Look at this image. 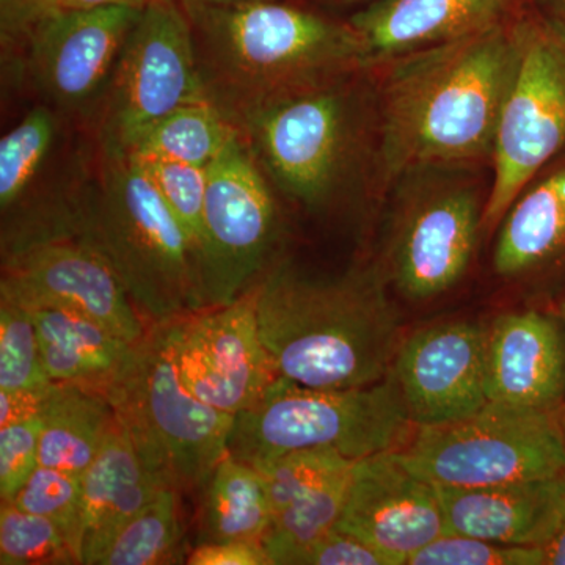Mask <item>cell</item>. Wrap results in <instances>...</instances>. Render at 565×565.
Instances as JSON below:
<instances>
[{"label":"cell","instance_id":"obj_6","mask_svg":"<svg viewBox=\"0 0 565 565\" xmlns=\"http://www.w3.org/2000/svg\"><path fill=\"white\" fill-rule=\"evenodd\" d=\"M356 77L270 104L237 126L269 181L307 210L348 188L375 136L374 98L367 103Z\"/></svg>","mask_w":565,"mask_h":565},{"label":"cell","instance_id":"obj_45","mask_svg":"<svg viewBox=\"0 0 565 565\" xmlns=\"http://www.w3.org/2000/svg\"><path fill=\"white\" fill-rule=\"evenodd\" d=\"M341 2H356V0H341Z\"/></svg>","mask_w":565,"mask_h":565},{"label":"cell","instance_id":"obj_7","mask_svg":"<svg viewBox=\"0 0 565 565\" xmlns=\"http://www.w3.org/2000/svg\"><path fill=\"white\" fill-rule=\"evenodd\" d=\"M104 394L147 467L180 492L202 490L228 455L234 415L185 388L170 322L148 327Z\"/></svg>","mask_w":565,"mask_h":565},{"label":"cell","instance_id":"obj_20","mask_svg":"<svg viewBox=\"0 0 565 565\" xmlns=\"http://www.w3.org/2000/svg\"><path fill=\"white\" fill-rule=\"evenodd\" d=\"M434 487L448 533L544 546L565 520V471L512 484Z\"/></svg>","mask_w":565,"mask_h":565},{"label":"cell","instance_id":"obj_24","mask_svg":"<svg viewBox=\"0 0 565 565\" xmlns=\"http://www.w3.org/2000/svg\"><path fill=\"white\" fill-rule=\"evenodd\" d=\"M493 269L519 277L535 269L565 245V166L531 181L500 223Z\"/></svg>","mask_w":565,"mask_h":565},{"label":"cell","instance_id":"obj_30","mask_svg":"<svg viewBox=\"0 0 565 565\" xmlns=\"http://www.w3.org/2000/svg\"><path fill=\"white\" fill-rule=\"evenodd\" d=\"M0 564H82L68 534L47 516L0 501Z\"/></svg>","mask_w":565,"mask_h":565},{"label":"cell","instance_id":"obj_43","mask_svg":"<svg viewBox=\"0 0 565 565\" xmlns=\"http://www.w3.org/2000/svg\"><path fill=\"white\" fill-rule=\"evenodd\" d=\"M561 423H563V429L565 434V404L563 405V408H561Z\"/></svg>","mask_w":565,"mask_h":565},{"label":"cell","instance_id":"obj_29","mask_svg":"<svg viewBox=\"0 0 565 565\" xmlns=\"http://www.w3.org/2000/svg\"><path fill=\"white\" fill-rule=\"evenodd\" d=\"M57 115L51 107H35L0 140V212L11 217L50 161L57 139Z\"/></svg>","mask_w":565,"mask_h":565},{"label":"cell","instance_id":"obj_18","mask_svg":"<svg viewBox=\"0 0 565 565\" xmlns=\"http://www.w3.org/2000/svg\"><path fill=\"white\" fill-rule=\"evenodd\" d=\"M355 460L337 449L289 452L255 467L269 498V531L263 545L273 565H292L294 557L330 533L340 519Z\"/></svg>","mask_w":565,"mask_h":565},{"label":"cell","instance_id":"obj_26","mask_svg":"<svg viewBox=\"0 0 565 565\" xmlns=\"http://www.w3.org/2000/svg\"><path fill=\"white\" fill-rule=\"evenodd\" d=\"M199 544L263 542L273 520L263 475L250 463L223 457L203 487Z\"/></svg>","mask_w":565,"mask_h":565},{"label":"cell","instance_id":"obj_15","mask_svg":"<svg viewBox=\"0 0 565 565\" xmlns=\"http://www.w3.org/2000/svg\"><path fill=\"white\" fill-rule=\"evenodd\" d=\"M170 340L185 388L226 414L250 407L278 377L259 334L255 288L233 303L174 319Z\"/></svg>","mask_w":565,"mask_h":565},{"label":"cell","instance_id":"obj_37","mask_svg":"<svg viewBox=\"0 0 565 565\" xmlns=\"http://www.w3.org/2000/svg\"><path fill=\"white\" fill-rule=\"evenodd\" d=\"M191 565H273L263 542L222 541L196 544L185 559Z\"/></svg>","mask_w":565,"mask_h":565},{"label":"cell","instance_id":"obj_1","mask_svg":"<svg viewBox=\"0 0 565 565\" xmlns=\"http://www.w3.org/2000/svg\"><path fill=\"white\" fill-rule=\"evenodd\" d=\"M516 58L512 18L379 65L386 66L374 95L379 184L414 170L492 161Z\"/></svg>","mask_w":565,"mask_h":565},{"label":"cell","instance_id":"obj_27","mask_svg":"<svg viewBox=\"0 0 565 565\" xmlns=\"http://www.w3.org/2000/svg\"><path fill=\"white\" fill-rule=\"evenodd\" d=\"M241 132L214 104H188L152 125L128 154L207 167Z\"/></svg>","mask_w":565,"mask_h":565},{"label":"cell","instance_id":"obj_3","mask_svg":"<svg viewBox=\"0 0 565 565\" xmlns=\"http://www.w3.org/2000/svg\"><path fill=\"white\" fill-rule=\"evenodd\" d=\"M184 11L207 102L236 126L270 104L371 68L351 22L285 0Z\"/></svg>","mask_w":565,"mask_h":565},{"label":"cell","instance_id":"obj_42","mask_svg":"<svg viewBox=\"0 0 565 565\" xmlns=\"http://www.w3.org/2000/svg\"><path fill=\"white\" fill-rule=\"evenodd\" d=\"M550 11V17L565 25V0H542Z\"/></svg>","mask_w":565,"mask_h":565},{"label":"cell","instance_id":"obj_28","mask_svg":"<svg viewBox=\"0 0 565 565\" xmlns=\"http://www.w3.org/2000/svg\"><path fill=\"white\" fill-rule=\"evenodd\" d=\"M180 490H159L111 539L95 565H166L185 563Z\"/></svg>","mask_w":565,"mask_h":565},{"label":"cell","instance_id":"obj_23","mask_svg":"<svg viewBox=\"0 0 565 565\" xmlns=\"http://www.w3.org/2000/svg\"><path fill=\"white\" fill-rule=\"evenodd\" d=\"M25 308L35 322L41 362L52 384L106 392L134 344L76 311L61 307Z\"/></svg>","mask_w":565,"mask_h":565},{"label":"cell","instance_id":"obj_40","mask_svg":"<svg viewBox=\"0 0 565 565\" xmlns=\"http://www.w3.org/2000/svg\"><path fill=\"white\" fill-rule=\"evenodd\" d=\"M541 548L544 565H565V520L557 533Z\"/></svg>","mask_w":565,"mask_h":565},{"label":"cell","instance_id":"obj_36","mask_svg":"<svg viewBox=\"0 0 565 565\" xmlns=\"http://www.w3.org/2000/svg\"><path fill=\"white\" fill-rule=\"evenodd\" d=\"M292 565H392L388 557L351 534L333 527L296 557Z\"/></svg>","mask_w":565,"mask_h":565},{"label":"cell","instance_id":"obj_25","mask_svg":"<svg viewBox=\"0 0 565 565\" xmlns=\"http://www.w3.org/2000/svg\"><path fill=\"white\" fill-rule=\"evenodd\" d=\"M41 418L40 465L77 476L90 467L117 423L106 394L63 384L51 386Z\"/></svg>","mask_w":565,"mask_h":565},{"label":"cell","instance_id":"obj_19","mask_svg":"<svg viewBox=\"0 0 565 565\" xmlns=\"http://www.w3.org/2000/svg\"><path fill=\"white\" fill-rule=\"evenodd\" d=\"M487 401L530 412L565 404V330L541 311L498 316L489 326Z\"/></svg>","mask_w":565,"mask_h":565},{"label":"cell","instance_id":"obj_34","mask_svg":"<svg viewBox=\"0 0 565 565\" xmlns=\"http://www.w3.org/2000/svg\"><path fill=\"white\" fill-rule=\"evenodd\" d=\"M405 565H544L541 546L498 544L446 533L408 557Z\"/></svg>","mask_w":565,"mask_h":565},{"label":"cell","instance_id":"obj_44","mask_svg":"<svg viewBox=\"0 0 565 565\" xmlns=\"http://www.w3.org/2000/svg\"><path fill=\"white\" fill-rule=\"evenodd\" d=\"M563 318H564V326H565V302L563 305Z\"/></svg>","mask_w":565,"mask_h":565},{"label":"cell","instance_id":"obj_41","mask_svg":"<svg viewBox=\"0 0 565 565\" xmlns=\"http://www.w3.org/2000/svg\"><path fill=\"white\" fill-rule=\"evenodd\" d=\"M182 9H228V7L252 6L273 0H180Z\"/></svg>","mask_w":565,"mask_h":565},{"label":"cell","instance_id":"obj_11","mask_svg":"<svg viewBox=\"0 0 565 565\" xmlns=\"http://www.w3.org/2000/svg\"><path fill=\"white\" fill-rule=\"evenodd\" d=\"M456 167L405 173L396 185L388 277L412 302L455 288L473 258L486 202Z\"/></svg>","mask_w":565,"mask_h":565},{"label":"cell","instance_id":"obj_14","mask_svg":"<svg viewBox=\"0 0 565 565\" xmlns=\"http://www.w3.org/2000/svg\"><path fill=\"white\" fill-rule=\"evenodd\" d=\"M0 296L24 307L76 311L129 344L148 332L109 264L77 234L3 253Z\"/></svg>","mask_w":565,"mask_h":565},{"label":"cell","instance_id":"obj_33","mask_svg":"<svg viewBox=\"0 0 565 565\" xmlns=\"http://www.w3.org/2000/svg\"><path fill=\"white\" fill-rule=\"evenodd\" d=\"M137 161L150 174L163 202L169 204L195 248H199L200 236H202L204 199H206V167L161 161V159H137Z\"/></svg>","mask_w":565,"mask_h":565},{"label":"cell","instance_id":"obj_4","mask_svg":"<svg viewBox=\"0 0 565 565\" xmlns=\"http://www.w3.org/2000/svg\"><path fill=\"white\" fill-rule=\"evenodd\" d=\"M95 182L74 196L76 234L111 267L148 327L206 310L196 248L150 174L103 151Z\"/></svg>","mask_w":565,"mask_h":565},{"label":"cell","instance_id":"obj_10","mask_svg":"<svg viewBox=\"0 0 565 565\" xmlns=\"http://www.w3.org/2000/svg\"><path fill=\"white\" fill-rule=\"evenodd\" d=\"M3 50L22 51L24 68L63 111L102 104L141 10L111 6L68 10L46 0H0Z\"/></svg>","mask_w":565,"mask_h":565},{"label":"cell","instance_id":"obj_12","mask_svg":"<svg viewBox=\"0 0 565 565\" xmlns=\"http://www.w3.org/2000/svg\"><path fill=\"white\" fill-rule=\"evenodd\" d=\"M207 102L191 20L180 0H152L122 46L103 98V151L128 152L152 125Z\"/></svg>","mask_w":565,"mask_h":565},{"label":"cell","instance_id":"obj_32","mask_svg":"<svg viewBox=\"0 0 565 565\" xmlns=\"http://www.w3.org/2000/svg\"><path fill=\"white\" fill-rule=\"evenodd\" d=\"M10 503L57 522L68 534L82 563V476L39 465Z\"/></svg>","mask_w":565,"mask_h":565},{"label":"cell","instance_id":"obj_39","mask_svg":"<svg viewBox=\"0 0 565 565\" xmlns=\"http://www.w3.org/2000/svg\"><path fill=\"white\" fill-rule=\"evenodd\" d=\"M151 2L152 0H46L47 6L68 10L98 9V7L111 6L134 7V9L143 10Z\"/></svg>","mask_w":565,"mask_h":565},{"label":"cell","instance_id":"obj_31","mask_svg":"<svg viewBox=\"0 0 565 565\" xmlns=\"http://www.w3.org/2000/svg\"><path fill=\"white\" fill-rule=\"evenodd\" d=\"M51 385L31 311L0 296V390L40 392Z\"/></svg>","mask_w":565,"mask_h":565},{"label":"cell","instance_id":"obj_35","mask_svg":"<svg viewBox=\"0 0 565 565\" xmlns=\"http://www.w3.org/2000/svg\"><path fill=\"white\" fill-rule=\"evenodd\" d=\"M41 414L0 427V501H11L40 462Z\"/></svg>","mask_w":565,"mask_h":565},{"label":"cell","instance_id":"obj_21","mask_svg":"<svg viewBox=\"0 0 565 565\" xmlns=\"http://www.w3.org/2000/svg\"><path fill=\"white\" fill-rule=\"evenodd\" d=\"M512 0H374L353 14L371 66L482 31L504 20Z\"/></svg>","mask_w":565,"mask_h":565},{"label":"cell","instance_id":"obj_17","mask_svg":"<svg viewBox=\"0 0 565 565\" xmlns=\"http://www.w3.org/2000/svg\"><path fill=\"white\" fill-rule=\"evenodd\" d=\"M337 530L405 565L408 557L448 533L437 490L393 452L355 460Z\"/></svg>","mask_w":565,"mask_h":565},{"label":"cell","instance_id":"obj_16","mask_svg":"<svg viewBox=\"0 0 565 565\" xmlns=\"http://www.w3.org/2000/svg\"><path fill=\"white\" fill-rule=\"evenodd\" d=\"M489 326L435 323L401 341L392 373L415 426L456 422L481 411Z\"/></svg>","mask_w":565,"mask_h":565},{"label":"cell","instance_id":"obj_8","mask_svg":"<svg viewBox=\"0 0 565 565\" xmlns=\"http://www.w3.org/2000/svg\"><path fill=\"white\" fill-rule=\"evenodd\" d=\"M394 455L433 486L512 484L563 473L565 434L561 412L487 403L456 422L416 426Z\"/></svg>","mask_w":565,"mask_h":565},{"label":"cell","instance_id":"obj_2","mask_svg":"<svg viewBox=\"0 0 565 565\" xmlns=\"http://www.w3.org/2000/svg\"><path fill=\"white\" fill-rule=\"evenodd\" d=\"M255 307L280 377L311 388H355L392 371L399 316L379 267L315 277L281 264L255 286Z\"/></svg>","mask_w":565,"mask_h":565},{"label":"cell","instance_id":"obj_9","mask_svg":"<svg viewBox=\"0 0 565 565\" xmlns=\"http://www.w3.org/2000/svg\"><path fill=\"white\" fill-rule=\"evenodd\" d=\"M514 25L519 58L498 122L482 232L503 222L516 196L565 148V25L537 13L520 14Z\"/></svg>","mask_w":565,"mask_h":565},{"label":"cell","instance_id":"obj_38","mask_svg":"<svg viewBox=\"0 0 565 565\" xmlns=\"http://www.w3.org/2000/svg\"><path fill=\"white\" fill-rule=\"evenodd\" d=\"M51 386L40 392H2L0 390V427L40 415Z\"/></svg>","mask_w":565,"mask_h":565},{"label":"cell","instance_id":"obj_5","mask_svg":"<svg viewBox=\"0 0 565 565\" xmlns=\"http://www.w3.org/2000/svg\"><path fill=\"white\" fill-rule=\"evenodd\" d=\"M392 371L355 388H311L277 379L234 415L228 455L253 467L303 449H337L352 460L399 451L415 430Z\"/></svg>","mask_w":565,"mask_h":565},{"label":"cell","instance_id":"obj_13","mask_svg":"<svg viewBox=\"0 0 565 565\" xmlns=\"http://www.w3.org/2000/svg\"><path fill=\"white\" fill-rule=\"evenodd\" d=\"M199 259L204 308L233 303L258 285L277 243L278 211L269 178L243 132L206 167Z\"/></svg>","mask_w":565,"mask_h":565},{"label":"cell","instance_id":"obj_22","mask_svg":"<svg viewBox=\"0 0 565 565\" xmlns=\"http://www.w3.org/2000/svg\"><path fill=\"white\" fill-rule=\"evenodd\" d=\"M163 487L117 418L102 451L82 475V564L95 565L118 531Z\"/></svg>","mask_w":565,"mask_h":565}]
</instances>
